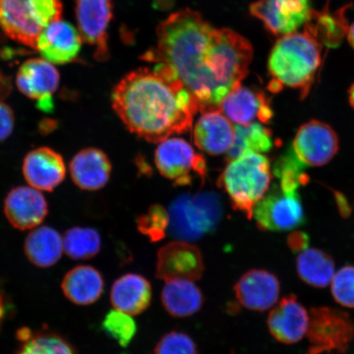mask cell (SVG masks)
I'll use <instances>...</instances> for the list:
<instances>
[{"label":"cell","mask_w":354,"mask_h":354,"mask_svg":"<svg viewBox=\"0 0 354 354\" xmlns=\"http://www.w3.org/2000/svg\"><path fill=\"white\" fill-rule=\"evenodd\" d=\"M22 172L30 187L50 192L63 183L66 166L61 154L50 148L41 147L26 154Z\"/></svg>","instance_id":"cell-19"},{"label":"cell","mask_w":354,"mask_h":354,"mask_svg":"<svg viewBox=\"0 0 354 354\" xmlns=\"http://www.w3.org/2000/svg\"><path fill=\"white\" fill-rule=\"evenodd\" d=\"M219 109L237 125H248L257 118L261 122L269 123L273 117L271 105L263 92L241 86L225 97Z\"/></svg>","instance_id":"cell-20"},{"label":"cell","mask_w":354,"mask_h":354,"mask_svg":"<svg viewBox=\"0 0 354 354\" xmlns=\"http://www.w3.org/2000/svg\"><path fill=\"white\" fill-rule=\"evenodd\" d=\"M162 304L170 315L187 317L201 310L205 299L199 288L192 281L172 280L163 287Z\"/></svg>","instance_id":"cell-26"},{"label":"cell","mask_w":354,"mask_h":354,"mask_svg":"<svg viewBox=\"0 0 354 354\" xmlns=\"http://www.w3.org/2000/svg\"><path fill=\"white\" fill-rule=\"evenodd\" d=\"M271 167L260 153L246 152L230 160L220 178L234 209L253 218L254 207L268 192Z\"/></svg>","instance_id":"cell-4"},{"label":"cell","mask_w":354,"mask_h":354,"mask_svg":"<svg viewBox=\"0 0 354 354\" xmlns=\"http://www.w3.org/2000/svg\"><path fill=\"white\" fill-rule=\"evenodd\" d=\"M57 127V123L54 120H50V119H46L39 124V131L43 133L44 135L48 134L52 132Z\"/></svg>","instance_id":"cell-38"},{"label":"cell","mask_w":354,"mask_h":354,"mask_svg":"<svg viewBox=\"0 0 354 354\" xmlns=\"http://www.w3.org/2000/svg\"><path fill=\"white\" fill-rule=\"evenodd\" d=\"M102 327L122 347L128 346L137 332V326L131 316L116 309L106 314Z\"/></svg>","instance_id":"cell-31"},{"label":"cell","mask_w":354,"mask_h":354,"mask_svg":"<svg viewBox=\"0 0 354 354\" xmlns=\"http://www.w3.org/2000/svg\"><path fill=\"white\" fill-rule=\"evenodd\" d=\"M113 0H75L77 30L84 42L95 48L96 60L109 59L108 29L113 17Z\"/></svg>","instance_id":"cell-11"},{"label":"cell","mask_w":354,"mask_h":354,"mask_svg":"<svg viewBox=\"0 0 354 354\" xmlns=\"http://www.w3.org/2000/svg\"><path fill=\"white\" fill-rule=\"evenodd\" d=\"M112 104L128 130L152 143L192 130L199 110L192 93L159 64L127 75L113 88Z\"/></svg>","instance_id":"cell-2"},{"label":"cell","mask_w":354,"mask_h":354,"mask_svg":"<svg viewBox=\"0 0 354 354\" xmlns=\"http://www.w3.org/2000/svg\"><path fill=\"white\" fill-rule=\"evenodd\" d=\"M236 138L232 148L227 152L229 160L246 152H268L272 148V135L268 128L259 122L234 127Z\"/></svg>","instance_id":"cell-29"},{"label":"cell","mask_w":354,"mask_h":354,"mask_svg":"<svg viewBox=\"0 0 354 354\" xmlns=\"http://www.w3.org/2000/svg\"><path fill=\"white\" fill-rule=\"evenodd\" d=\"M291 149L305 167L326 165L338 152V136L327 124L313 120L300 127Z\"/></svg>","instance_id":"cell-12"},{"label":"cell","mask_w":354,"mask_h":354,"mask_svg":"<svg viewBox=\"0 0 354 354\" xmlns=\"http://www.w3.org/2000/svg\"><path fill=\"white\" fill-rule=\"evenodd\" d=\"M154 354H198L196 344L187 334L171 331L163 335L154 348Z\"/></svg>","instance_id":"cell-34"},{"label":"cell","mask_w":354,"mask_h":354,"mask_svg":"<svg viewBox=\"0 0 354 354\" xmlns=\"http://www.w3.org/2000/svg\"><path fill=\"white\" fill-rule=\"evenodd\" d=\"M64 250L75 260L94 258L101 250L102 241L98 232L88 227H73L63 236Z\"/></svg>","instance_id":"cell-30"},{"label":"cell","mask_w":354,"mask_h":354,"mask_svg":"<svg viewBox=\"0 0 354 354\" xmlns=\"http://www.w3.org/2000/svg\"><path fill=\"white\" fill-rule=\"evenodd\" d=\"M60 75L54 64L44 59L24 62L16 76V85L22 94L37 100L39 110L50 113L54 110L53 95L59 86Z\"/></svg>","instance_id":"cell-13"},{"label":"cell","mask_w":354,"mask_h":354,"mask_svg":"<svg viewBox=\"0 0 354 354\" xmlns=\"http://www.w3.org/2000/svg\"><path fill=\"white\" fill-rule=\"evenodd\" d=\"M205 266L201 250L185 241L167 243L158 252L156 276L160 280L197 281Z\"/></svg>","instance_id":"cell-14"},{"label":"cell","mask_w":354,"mask_h":354,"mask_svg":"<svg viewBox=\"0 0 354 354\" xmlns=\"http://www.w3.org/2000/svg\"><path fill=\"white\" fill-rule=\"evenodd\" d=\"M169 230L180 240H197L216 227L223 216L218 194L203 192L183 194L170 206Z\"/></svg>","instance_id":"cell-6"},{"label":"cell","mask_w":354,"mask_h":354,"mask_svg":"<svg viewBox=\"0 0 354 354\" xmlns=\"http://www.w3.org/2000/svg\"><path fill=\"white\" fill-rule=\"evenodd\" d=\"M156 46L142 59L160 64L192 93L203 113L241 86L249 73L254 48L231 29H216L196 11L176 12L157 29Z\"/></svg>","instance_id":"cell-1"},{"label":"cell","mask_w":354,"mask_h":354,"mask_svg":"<svg viewBox=\"0 0 354 354\" xmlns=\"http://www.w3.org/2000/svg\"><path fill=\"white\" fill-rule=\"evenodd\" d=\"M347 35L348 41L354 50V22L351 26H348Z\"/></svg>","instance_id":"cell-39"},{"label":"cell","mask_w":354,"mask_h":354,"mask_svg":"<svg viewBox=\"0 0 354 354\" xmlns=\"http://www.w3.org/2000/svg\"><path fill=\"white\" fill-rule=\"evenodd\" d=\"M82 42L78 30L60 19L44 29L39 35L35 50L50 63L64 65L78 59Z\"/></svg>","instance_id":"cell-15"},{"label":"cell","mask_w":354,"mask_h":354,"mask_svg":"<svg viewBox=\"0 0 354 354\" xmlns=\"http://www.w3.org/2000/svg\"><path fill=\"white\" fill-rule=\"evenodd\" d=\"M11 91L10 80L1 73L0 71V100L6 98L10 95Z\"/></svg>","instance_id":"cell-37"},{"label":"cell","mask_w":354,"mask_h":354,"mask_svg":"<svg viewBox=\"0 0 354 354\" xmlns=\"http://www.w3.org/2000/svg\"><path fill=\"white\" fill-rule=\"evenodd\" d=\"M24 251L30 262L37 267L50 268L63 255V236L55 229L46 225L35 227L26 239Z\"/></svg>","instance_id":"cell-25"},{"label":"cell","mask_w":354,"mask_h":354,"mask_svg":"<svg viewBox=\"0 0 354 354\" xmlns=\"http://www.w3.org/2000/svg\"><path fill=\"white\" fill-rule=\"evenodd\" d=\"M104 288V281L101 273L88 265L77 266L71 269L62 281V290L66 299L82 306L99 300Z\"/></svg>","instance_id":"cell-24"},{"label":"cell","mask_w":354,"mask_h":354,"mask_svg":"<svg viewBox=\"0 0 354 354\" xmlns=\"http://www.w3.org/2000/svg\"><path fill=\"white\" fill-rule=\"evenodd\" d=\"M304 354L345 353L354 338V324L347 313L330 307L313 308Z\"/></svg>","instance_id":"cell-7"},{"label":"cell","mask_w":354,"mask_h":354,"mask_svg":"<svg viewBox=\"0 0 354 354\" xmlns=\"http://www.w3.org/2000/svg\"><path fill=\"white\" fill-rule=\"evenodd\" d=\"M309 312L295 295L283 298L270 313L268 326L270 333L282 344H296L307 335Z\"/></svg>","instance_id":"cell-16"},{"label":"cell","mask_w":354,"mask_h":354,"mask_svg":"<svg viewBox=\"0 0 354 354\" xmlns=\"http://www.w3.org/2000/svg\"><path fill=\"white\" fill-rule=\"evenodd\" d=\"M324 43L311 24L297 32L281 37L274 44L268 59L272 77L269 88L279 92L283 87L296 88L304 98L322 63Z\"/></svg>","instance_id":"cell-3"},{"label":"cell","mask_w":354,"mask_h":354,"mask_svg":"<svg viewBox=\"0 0 354 354\" xmlns=\"http://www.w3.org/2000/svg\"><path fill=\"white\" fill-rule=\"evenodd\" d=\"M3 211L13 227L26 231L39 227L46 218L48 207L39 190L32 187H19L8 194Z\"/></svg>","instance_id":"cell-18"},{"label":"cell","mask_w":354,"mask_h":354,"mask_svg":"<svg viewBox=\"0 0 354 354\" xmlns=\"http://www.w3.org/2000/svg\"><path fill=\"white\" fill-rule=\"evenodd\" d=\"M110 299L118 311L138 315L151 303L152 287L147 279L139 274H126L114 282Z\"/></svg>","instance_id":"cell-23"},{"label":"cell","mask_w":354,"mask_h":354,"mask_svg":"<svg viewBox=\"0 0 354 354\" xmlns=\"http://www.w3.org/2000/svg\"><path fill=\"white\" fill-rule=\"evenodd\" d=\"M69 171L77 187L93 192L103 188L108 183L112 165L102 150L87 148L75 155L70 162Z\"/></svg>","instance_id":"cell-22"},{"label":"cell","mask_w":354,"mask_h":354,"mask_svg":"<svg viewBox=\"0 0 354 354\" xmlns=\"http://www.w3.org/2000/svg\"><path fill=\"white\" fill-rule=\"evenodd\" d=\"M280 290L278 278L263 269L248 271L234 286L238 302L257 312H264L277 304Z\"/></svg>","instance_id":"cell-17"},{"label":"cell","mask_w":354,"mask_h":354,"mask_svg":"<svg viewBox=\"0 0 354 354\" xmlns=\"http://www.w3.org/2000/svg\"><path fill=\"white\" fill-rule=\"evenodd\" d=\"M169 212L160 205L152 206L137 220L139 232L153 243L165 239L167 230H169Z\"/></svg>","instance_id":"cell-32"},{"label":"cell","mask_w":354,"mask_h":354,"mask_svg":"<svg viewBox=\"0 0 354 354\" xmlns=\"http://www.w3.org/2000/svg\"><path fill=\"white\" fill-rule=\"evenodd\" d=\"M296 268L301 280L322 289L330 284L335 267L334 260L326 252L308 248L298 255Z\"/></svg>","instance_id":"cell-27"},{"label":"cell","mask_w":354,"mask_h":354,"mask_svg":"<svg viewBox=\"0 0 354 354\" xmlns=\"http://www.w3.org/2000/svg\"><path fill=\"white\" fill-rule=\"evenodd\" d=\"M252 16L277 37L297 32L312 20V0H258L251 4Z\"/></svg>","instance_id":"cell-10"},{"label":"cell","mask_w":354,"mask_h":354,"mask_svg":"<svg viewBox=\"0 0 354 354\" xmlns=\"http://www.w3.org/2000/svg\"><path fill=\"white\" fill-rule=\"evenodd\" d=\"M155 163L159 172L177 185H190L196 177L203 180L206 176L205 159L183 139L162 141L155 153Z\"/></svg>","instance_id":"cell-9"},{"label":"cell","mask_w":354,"mask_h":354,"mask_svg":"<svg viewBox=\"0 0 354 354\" xmlns=\"http://www.w3.org/2000/svg\"><path fill=\"white\" fill-rule=\"evenodd\" d=\"M330 285L335 302L344 308H354V266H345L339 270Z\"/></svg>","instance_id":"cell-33"},{"label":"cell","mask_w":354,"mask_h":354,"mask_svg":"<svg viewBox=\"0 0 354 354\" xmlns=\"http://www.w3.org/2000/svg\"><path fill=\"white\" fill-rule=\"evenodd\" d=\"M15 125V113L10 106L0 100V141L6 140L11 136Z\"/></svg>","instance_id":"cell-35"},{"label":"cell","mask_w":354,"mask_h":354,"mask_svg":"<svg viewBox=\"0 0 354 354\" xmlns=\"http://www.w3.org/2000/svg\"><path fill=\"white\" fill-rule=\"evenodd\" d=\"M17 337L21 344L16 354H77L63 336L48 330L22 328Z\"/></svg>","instance_id":"cell-28"},{"label":"cell","mask_w":354,"mask_h":354,"mask_svg":"<svg viewBox=\"0 0 354 354\" xmlns=\"http://www.w3.org/2000/svg\"><path fill=\"white\" fill-rule=\"evenodd\" d=\"M234 138V127L220 109L203 113L194 127V143L199 149L211 155L227 153L232 148Z\"/></svg>","instance_id":"cell-21"},{"label":"cell","mask_w":354,"mask_h":354,"mask_svg":"<svg viewBox=\"0 0 354 354\" xmlns=\"http://www.w3.org/2000/svg\"><path fill=\"white\" fill-rule=\"evenodd\" d=\"M257 225L262 231H292L305 223L302 201L298 190H286L273 185L254 209Z\"/></svg>","instance_id":"cell-8"},{"label":"cell","mask_w":354,"mask_h":354,"mask_svg":"<svg viewBox=\"0 0 354 354\" xmlns=\"http://www.w3.org/2000/svg\"><path fill=\"white\" fill-rule=\"evenodd\" d=\"M348 100L352 108L354 109V83L348 91Z\"/></svg>","instance_id":"cell-40"},{"label":"cell","mask_w":354,"mask_h":354,"mask_svg":"<svg viewBox=\"0 0 354 354\" xmlns=\"http://www.w3.org/2000/svg\"><path fill=\"white\" fill-rule=\"evenodd\" d=\"M309 239L306 234L301 232H295L288 238V245L290 249L295 253H300L308 249Z\"/></svg>","instance_id":"cell-36"},{"label":"cell","mask_w":354,"mask_h":354,"mask_svg":"<svg viewBox=\"0 0 354 354\" xmlns=\"http://www.w3.org/2000/svg\"><path fill=\"white\" fill-rule=\"evenodd\" d=\"M62 0H0V32L34 48L46 26L63 16Z\"/></svg>","instance_id":"cell-5"}]
</instances>
